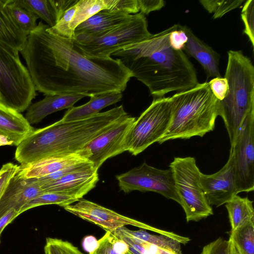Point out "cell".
Wrapping results in <instances>:
<instances>
[{
  "instance_id": "1",
  "label": "cell",
  "mask_w": 254,
  "mask_h": 254,
  "mask_svg": "<svg viewBox=\"0 0 254 254\" xmlns=\"http://www.w3.org/2000/svg\"><path fill=\"white\" fill-rule=\"evenodd\" d=\"M40 21L20 51L36 91L45 95L122 92L132 77L118 59L89 58Z\"/></svg>"
},
{
  "instance_id": "2",
  "label": "cell",
  "mask_w": 254,
  "mask_h": 254,
  "mask_svg": "<svg viewBox=\"0 0 254 254\" xmlns=\"http://www.w3.org/2000/svg\"><path fill=\"white\" fill-rule=\"evenodd\" d=\"M172 29L173 26L152 34L111 55L148 87L153 98L187 90L199 83L195 69L186 54L170 46L169 37Z\"/></svg>"
},
{
  "instance_id": "3",
  "label": "cell",
  "mask_w": 254,
  "mask_h": 254,
  "mask_svg": "<svg viewBox=\"0 0 254 254\" xmlns=\"http://www.w3.org/2000/svg\"><path fill=\"white\" fill-rule=\"evenodd\" d=\"M127 115L121 105L81 120H60L34 130L17 146L15 159L25 165L49 156L78 152Z\"/></svg>"
},
{
  "instance_id": "4",
  "label": "cell",
  "mask_w": 254,
  "mask_h": 254,
  "mask_svg": "<svg viewBox=\"0 0 254 254\" xmlns=\"http://www.w3.org/2000/svg\"><path fill=\"white\" fill-rule=\"evenodd\" d=\"M172 117L169 127L158 142L203 137L212 131L218 116V102L211 91L208 82L177 92L170 97Z\"/></svg>"
},
{
  "instance_id": "5",
  "label": "cell",
  "mask_w": 254,
  "mask_h": 254,
  "mask_svg": "<svg viewBox=\"0 0 254 254\" xmlns=\"http://www.w3.org/2000/svg\"><path fill=\"white\" fill-rule=\"evenodd\" d=\"M224 77L228 90L218 102V116L223 119L231 145L246 116L254 111V66L243 51L230 50Z\"/></svg>"
},
{
  "instance_id": "6",
  "label": "cell",
  "mask_w": 254,
  "mask_h": 254,
  "mask_svg": "<svg viewBox=\"0 0 254 254\" xmlns=\"http://www.w3.org/2000/svg\"><path fill=\"white\" fill-rule=\"evenodd\" d=\"M151 35L145 15L138 12L128 21L103 34L79 35L72 41L75 47L86 57L109 58L117 51L142 42Z\"/></svg>"
},
{
  "instance_id": "7",
  "label": "cell",
  "mask_w": 254,
  "mask_h": 254,
  "mask_svg": "<svg viewBox=\"0 0 254 254\" xmlns=\"http://www.w3.org/2000/svg\"><path fill=\"white\" fill-rule=\"evenodd\" d=\"M18 52L0 45V101L21 113L29 108L37 93Z\"/></svg>"
},
{
  "instance_id": "8",
  "label": "cell",
  "mask_w": 254,
  "mask_h": 254,
  "mask_svg": "<svg viewBox=\"0 0 254 254\" xmlns=\"http://www.w3.org/2000/svg\"><path fill=\"white\" fill-rule=\"evenodd\" d=\"M174 181L180 204L186 220L198 221L213 214L204 193L201 181V172L194 157H175L169 165Z\"/></svg>"
},
{
  "instance_id": "9",
  "label": "cell",
  "mask_w": 254,
  "mask_h": 254,
  "mask_svg": "<svg viewBox=\"0 0 254 254\" xmlns=\"http://www.w3.org/2000/svg\"><path fill=\"white\" fill-rule=\"evenodd\" d=\"M172 117L170 97L153 98L130 128L126 140V151L137 155L158 142L167 131Z\"/></svg>"
},
{
  "instance_id": "10",
  "label": "cell",
  "mask_w": 254,
  "mask_h": 254,
  "mask_svg": "<svg viewBox=\"0 0 254 254\" xmlns=\"http://www.w3.org/2000/svg\"><path fill=\"white\" fill-rule=\"evenodd\" d=\"M119 186L125 193L133 190L153 191L180 203L171 169L162 170L145 162L124 174L117 175Z\"/></svg>"
},
{
  "instance_id": "11",
  "label": "cell",
  "mask_w": 254,
  "mask_h": 254,
  "mask_svg": "<svg viewBox=\"0 0 254 254\" xmlns=\"http://www.w3.org/2000/svg\"><path fill=\"white\" fill-rule=\"evenodd\" d=\"M230 153L238 193L249 192L254 189V111L245 117Z\"/></svg>"
},
{
  "instance_id": "12",
  "label": "cell",
  "mask_w": 254,
  "mask_h": 254,
  "mask_svg": "<svg viewBox=\"0 0 254 254\" xmlns=\"http://www.w3.org/2000/svg\"><path fill=\"white\" fill-rule=\"evenodd\" d=\"M64 208L84 220L98 225L106 232H112L127 225H132L179 241L183 239L182 236L153 227L83 198L78 200L76 203L65 206Z\"/></svg>"
},
{
  "instance_id": "13",
  "label": "cell",
  "mask_w": 254,
  "mask_h": 254,
  "mask_svg": "<svg viewBox=\"0 0 254 254\" xmlns=\"http://www.w3.org/2000/svg\"><path fill=\"white\" fill-rule=\"evenodd\" d=\"M135 121V118L127 115L83 148L95 169L98 170L108 159L126 151V137Z\"/></svg>"
},
{
  "instance_id": "14",
  "label": "cell",
  "mask_w": 254,
  "mask_h": 254,
  "mask_svg": "<svg viewBox=\"0 0 254 254\" xmlns=\"http://www.w3.org/2000/svg\"><path fill=\"white\" fill-rule=\"evenodd\" d=\"M111 232L123 240L132 254H183L181 242L167 236L131 230L125 226Z\"/></svg>"
},
{
  "instance_id": "15",
  "label": "cell",
  "mask_w": 254,
  "mask_h": 254,
  "mask_svg": "<svg viewBox=\"0 0 254 254\" xmlns=\"http://www.w3.org/2000/svg\"><path fill=\"white\" fill-rule=\"evenodd\" d=\"M200 181L206 200L210 206L226 204L239 193L237 190L232 155L230 153L226 164L216 173H201Z\"/></svg>"
},
{
  "instance_id": "16",
  "label": "cell",
  "mask_w": 254,
  "mask_h": 254,
  "mask_svg": "<svg viewBox=\"0 0 254 254\" xmlns=\"http://www.w3.org/2000/svg\"><path fill=\"white\" fill-rule=\"evenodd\" d=\"M98 181V170L89 162L59 180L41 187V189L43 192L59 193L78 200L94 188Z\"/></svg>"
},
{
  "instance_id": "17",
  "label": "cell",
  "mask_w": 254,
  "mask_h": 254,
  "mask_svg": "<svg viewBox=\"0 0 254 254\" xmlns=\"http://www.w3.org/2000/svg\"><path fill=\"white\" fill-rule=\"evenodd\" d=\"M43 193L36 178L24 179L16 174L0 199V218L12 209L20 214L26 204Z\"/></svg>"
},
{
  "instance_id": "18",
  "label": "cell",
  "mask_w": 254,
  "mask_h": 254,
  "mask_svg": "<svg viewBox=\"0 0 254 254\" xmlns=\"http://www.w3.org/2000/svg\"><path fill=\"white\" fill-rule=\"evenodd\" d=\"M89 162L84 151L45 157L35 162L19 166L16 174L24 179L39 178L72 165Z\"/></svg>"
},
{
  "instance_id": "19",
  "label": "cell",
  "mask_w": 254,
  "mask_h": 254,
  "mask_svg": "<svg viewBox=\"0 0 254 254\" xmlns=\"http://www.w3.org/2000/svg\"><path fill=\"white\" fill-rule=\"evenodd\" d=\"M183 29L188 36V41L183 51L200 64L207 78L220 77L219 54L195 36L190 28L183 26Z\"/></svg>"
},
{
  "instance_id": "20",
  "label": "cell",
  "mask_w": 254,
  "mask_h": 254,
  "mask_svg": "<svg viewBox=\"0 0 254 254\" xmlns=\"http://www.w3.org/2000/svg\"><path fill=\"white\" fill-rule=\"evenodd\" d=\"M85 97L82 94H75L46 95L43 99L29 107L25 118L30 125L38 123L50 114L72 107Z\"/></svg>"
},
{
  "instance_id": "21",
  "label": "cell",
  "mask_w": 254,
  "mask_h": 254,
  "mask_svg": "<svg viewBox=\"0 0 254 254\" xmlns=\"http://www.w3.org/2000/svg\"><path fill=\"white\" fill-rule=\"evenodd\" d=\"M132 16L108 9L102 10L78 25L74 31V36L103 34L128 21Z\"/></svg>"
},
{
  "instance_id": "22",
  "label": "cell",
  "mask_w": 254,
  "mask_h": 254,
  "mask_svg": "<svg viewBox=\"0 0 254 254\" xmlns=\"http://www.w3.org/2000/svg\"><path fill=\"white\" fill-rule=\"evenodd\" d=\"M34 130L20 113L0 101V134L9 138L17 146Z\"/></svg>"
},
{
  "instance_id": "23",
  "label": "cell",
  "mask_w": 254,
  "mask_h": 254,
  "mask_svg": "<svg viewBox=\"0 0 254 254\" xmlns=\"http://www.w3.org/2000/svg\"><path fill=\"white\" fill-rule=\"evenodd\" d=\"M119 92H109L90 97V100L84 105L68 109L61 119L64 122L81 120L100 113L105 107L116 104L122 98Z\"/></svg>"
},
{
  "instance_id": "24",
  "label": "cell",
  "mask_w": 254,
  "mask_h": 254,
  "mask_svg": "<svg viewBox=\"0 0 254 254\" xmlns=\"http://www.w3.org/2000/svg\"><path fill=\"white\" fill-rule=\"evenodd\" d=\"M27 36L12 18L6 0H0V45L20 52L25 45Z\"/></svg>"
},
{
  "instance_id": "25",
  "label": "cell",
  "mask_w": 254,
  "mask_h": 254,
  "mask_svg": "<svg viewBox=\"0 0 254 254\" xmlns=\"http://www.w3.org/2000/svg\"><path fill=\"white\" fill-rule=\"evenodd\" d=\"M231 230H234L249 221L254 220L253 201L247 197L238 194L225 204Z\"/></svg>"
},
{
  "instance_id": "26",
  "label": "cell",
  "mask_w": 254,
  "mask_h": 254,
  "mask_svg": "<svg viewBox=\"0 0 254 254\" xmlns=\"http://www.w3.org/2000/svg\"><path fill=\"white\" fill-rule=\"evenodd\" d=\"M117 0H79L70 23V29L74 32L75 28L98 12L109 9L116 4Z\"/></svg>"
},
{
  "instance_id": "27",
  "label": "cell",
  "mask_w": 254,
  "mask_h": 254,
  "mask_svg": "<svg viewBox=\"0 0 254 254\" xmlns=\"http://www.w3.org/2000/svg\"><path fill=\"white\" fill-rule=\"evenodd\" d=\"M229 239L240 254H254V220L231 230Z\"/></svg>"
},
{
  "instance_id": "28",
  "label": "cell",
  "mask_w": 254,
  "mask_h": 254,
  "mask_svg": "<svg viewBox=\"0 0 254 254\" xmlns=\"http://www.w3.org/2000/svg\"><path fill=\"white\" fill-rule=\"evenodd\" d=\"M9 11L18 26L28 35L36 29L39 18L34 13L20 4L17 0H6Z\"/></svg>"
},
{
  "instance_id": "29",
  "label": "cell",
  "mask_w": 254,
  "mask_h": 254,
  "mask_svg": "<svg viewBox=\"0 0 254 254\" xmlns=\"http://www.w3.org/2000/svg\"><path fill=\"white\" fill-rule=\"evenodd\" d=\"M22 6L44 20L51 28L58 22L53 0H17Z\"/></svg>"
},
{
  "instance_id": "30",
  "label": "cell",
  "mask_w": 254,
  "mask_h": 254,
  "mask_svg": "<svg viewBox=\"0 0 254 254\" xmlns=\"http://www.w3.org/2000/svg\"><path fill=\"white\" fill-rule=\"evenodd\" d=\"M73 197L54 192H45L30 200L21 209L20 214L31 208L47 204H56L64 207L77 201Z\"/></svg>"
},
{
  "instance_id": "31",
  "label": "cell",
  "mask_w": 254,
  "mask_h": 254,
  "mask_svg": "<svg viewBox=\"0 0 254 254\" xmlns=\"http://www.w3.org/2000/svg\"><path fill=\"white\" fill-rule=\"evenodd\" d=\"M244 0H200L199 2L213 19L222 17L227 13L240 6Z\"/></svg>"
},
{
  "instance_id": "32",
  "label": "cell",
  "mask_w": 254,
  "mask_h": 254,
  "mask_svg": "<svg viewBox=\"0 0 254 254\" xmlns=\"http://www.w3.org/2000/svg\"><path fill=\"white\" fill-rule=\"evenodd\" d=\"M44 252L45 254H83L70 242L52 238L46 239Z\"/></svg>"
},
{
  "instance_id": "33",
  "label": "cell",
  "mask_w": 254,
  "mask_h": 254,
  "mask_svg": "<svg viewBox=\"0 0 254 254\" xmlns=\"http://www.w3.org/2000/svg\"><path fill=\"white\" fill-rule=\"evenodd\" d=\"M76 10V4L67 9L53 27H50L54 33L64 38L74 39V33L70 29V23Z\"/></svg>"
},
{
  "instance_id": "34",
  "label": "cell",
  "mask_w": 254,
  "mask_h": 254,
  "mask_svg": "<svg viewBox=\"0 0 254 254\" xmlns=\"http://www.w3.org/2000/svg\"><path fill=\"white\" fill-rule=\"evenodd\" d=\"M241 18L244 24L243 33L249 39L254 47V0H248L245 1L241 12Z\"/></svg>"
},
{
  "instance_id": "35",
  "label": "cell",
  "mask_w": 254,
  "mask_h": 254,
  "mask_svg": "<svg viewBox=\"0 0 254 254\" xmlns=\"http://www.w3.org/2000/svg\"><path fill=\"white\" fill-rule=\"evenodd\" d=\"M169 43L171 47L177 51H183L188 41V36L183 29V26L175 24L170 33Z\"/></svg>"
},
{
  "instance_id": "36",
  "label": "cell",
  "mask_w": 254,
  "mask_h": 254,
  "mask_svg": "<svg viewBox=\"0 0 254 254\" xmlns=\"http://www.w3.org/2000/svg\"><path fill=\"white\" fill-rule=\"evenodd\" d=\"M88 163L89 162L76 164L44 177L36 178L37 182L41 187L59 180L67 174L81 168Z\"/></svg>"
},
{
  "instance_id": "37",
  "label": "cell",
  "mask_w": 254,
  "mask_h": 254,
  "mask_svg": "<svg viewBox=\"0 0 254 254\" xmlns=\"http://www.w3.org/2000/svg\"><path fill=\"white\" fill-rule=\"evenodd\" d=\"M98 241V247L89 254H132L129 250L124 252L115 251L112 247L110 232H106Z\"/></svg>"
},
{
  "instance_id": "38",
  "label": "cell",
  "mask_w": 254,
  "mask_h": 254,
  "mask_svg": "<svg viewBox=\"0 0 254 254\" xmlns=\"http://www.w3.org/2000/svg\"><path fill=\"white\" fill-rule=\"evenodd\" d=\"M200 254H229V241L219 237L203 247Z\"/></svg>"
},
{
  "instance_id": "39",
  "label": "cell",
  "mask_w": 254,
  "mask_h": 254,
  "mask_svg": "<svg viewBox=\"0 0 254 254\" xmlns=\"http://www.w3.org/2000/svg\"><path fill=\"white\" fill-rule=\"evenodd\" d=\"M19 166L12 163L2 165L0 169V199L11 179L16 174Z\"/></svg>"
},
{
  "instance_id": "40",
  "label": "cell",
  "mask_w": 254,
  "mask_h": 254,
  "mask_svg": "<svg viewBox=\"0 0 254 254\" xmlns=\"http://www.w3.org/2000/svg\"><path fill=\"white\" fill-rule=\"evenodd\" d=\"M208 84L214 97L219 101L222 100L227 95L228 90L227 79L224 77H216L212 79Z\"/></svg>"
},
{
  "instance_id": "41",
  "label": "cell",
  "mask_w": 254,
  "mask_h": 254,
  "mask_svg": "<svg viewBox=\"0 0 254 254\" xmlns=\"http://www.w3.org/2000/svg\"><path fill=\"white\" fill-rule=\"evenodd\" d=\"M108 10L127 14H135L139 11L137 0H117L115 5Z\"/></svg>"
},
{
  "instance_id": "42",
  "label": "cell",
  "mask_w": 254,
  "mask_h": 254,
  "mask_svg": "<svg viewBox=\"0 0 254 254\" xmlns=\"http://www.w3.org/2000/svg\"><path fill=\"white\" fill-rule=\"evenodd\" d=\"M140 12L144 15L162 8L166 2L163 0H137Z\"/></svg>"
},
{
  "instance_id": "43",
  "label": "cell",
  "mask_w": 254,
  "mask_h": 254,
  "mask_svg": "<svg viewBox=\"0 0 254 254\" xmlns=\"http://www.w3.org/2000/svg\"><path fill=\"white\" fill-rule=\"evenodd\" d=\"M79 0H53L56 11L58 22L64 12L72 6L75 5Z\"/></svg>"
},
{
  "instance_id": "44",
  "label": "cell",
  "mask_w": 254,
  "mask_h": 254,
  "mask_svg": "<svg viewBox=\"0 0 254 254\" xmlns=\"http://www.w3.org/2000/svg\"><path fill=\"white\" fill-rule=\"evenodd\" d=\"M20 214L12 209L0 218V244L1 234L4 229Z\"/></svg>"
},
{
  "instance_id": "45",
  "label": "cell",
  "mask_w": 254,
  "mask_h": 254,
  "mask_svg": "<svg viewBox=\"0 0 254 254\" xmlns=\"http://www.w3.org/2000/svg\"><path fill=\"white\" fill-rule=\"evenodd\" d=\"M98 241L92 235H88L84 238L82 241V246L84 250L90 253L95 250L98 247Z\"/></svg>"
},
{
  "instance_id": "46",
  "label": "cell",
  "mask_w": 254,
  "mask_h": 254,
  "mask_svg": "<svg viewBox=\"0 0 254 254\" xmlns=\"http://www.w3.org/2000/svg\"><path fill=\"white\" fill-rule=\"evenodd\" d=\"M14 145L13 142L7 137L0 134V146Z\"/></svg>"
},
{
  "instance_id": "47",
  "label": "cell",
  "mask_w": 254,
  "mask_h": 254,
  "mask_svg": "<svg viewBox=\"0 0 254 254\" xmlns=\"http://www.w3.org/2000/svg\"><path fill=\"white\" fill-rule=\"evenodd\" d=\"M229 242V254H240L234 244L228 239Z\"/></svg>"
}]
</instances>
